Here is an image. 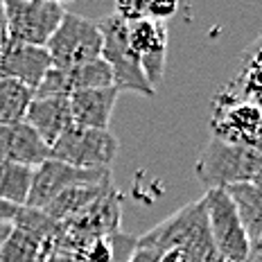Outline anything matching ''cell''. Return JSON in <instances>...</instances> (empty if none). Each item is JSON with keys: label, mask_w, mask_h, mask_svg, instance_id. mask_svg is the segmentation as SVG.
<instances>
[{"label": "cell", "mask_w": 262, "mask_h": 262, "mask_svg": "<svg viewBox=\"0 0 262 262\" xmlns=\"http://www.w3.org/2000/svg\"><path fill=\"white\" fill-rule=\"evenodd\" d=\"M262 165V154L244 145H231L220 138H208L196 158L194 174L208 190H228L233 185L253 183Z\"/></svg>", "instance_id": "1"}, {"label": "cell", "mask_w": 262, "mask_h": 262, "mask_svg": "<svg viewBox=\"0 0 262 262\" xmlns=\"http://www.w3.org/2000/svg\"><path fill=\"white\" fill-rule=\"evenodd\" d=\"M210 129L212 138L262 154V106L242 100L231 86H224L212 97Z\"/></svg>", "instance_id": "2"}, {"label": "cell", "mask_w": 262, "mask_h": 262, "mask_svg": "<svg viewBox=\"0 0 262 262\" xmlns=\"http://www.w3.org/2000/svg\"><path fill=\"white\" fill-rule=\"evenodd\" d=\"M97 25L102 32V59L111 66L116 89L120 93L129 91L145 97H154L156 91L147 81L140 59L129 46V25L118 14H108Z\"/></svg>", "instance_id": "3"}, {"label": "cell", "mask_w": 262, "mask_h": 262, "mask_svg": "<svg viewBox=\"0 0 262 262\" xmlns=\"http://www.w3.org/2000/svg\"><path fill=\"white\" fill-rule=\"evenodd\" d=\"M120 149L118 138L108 129H86L70 124L50 147V158L81 170H111Z\"/></svg>", "instance_id": "4"}, {"label": "cell", "mask_w": 262, "mask_h": 262, "mask_svg": "<svg viewBox=\"0 0 262 262\" xmlns=\"http://www.w3.org/2000/svg\"><path fill=\"white\" fill-rule=\"evenodd\" d=\"M7 12V39L46 48L57 27L61 25L66 7L54 0H9Z\"/></svg>", "instance_id": "5"}, {"label": "cell", "mask_w": 262, "mask_h": 262, "mask_svg": "<svg viewBox=\"0 0 262 262\" xmlns=\"http://www.w3.org/2000/svg\"><path fill=\"white\" fill-rule=\"evenodd\" d=\"M46 50L50 52L52 66L57 68H75L79 63L102 57L100 25L79 14L66 12L61 25L48 41Z\"/></svg>", "instance_id": "6"}, {"label": "cell", "mask_w": 262, "mask_h": 262, "mask_svg": "<svg viewBox=\"0 0 262 262\" xmlns=\"http://www.w3.org/2000/svg\"><path fill=\"white\" fill-rule=\"evenodd\" d=\"M206 217L215 249L224 262H249V237L226 190H208L204 196Z\"/></svg>", "instance_id": "7"}, {"label": "cell", "mask_w": 262, "mask_h": 262, "mask_svg": "<svg viewBox=\"0 0 262 262\" xmlns=\"http://www.w3.org/2000/svg\"><path fill=\"white\" fill-rule=\"evenodd\" d=\"M111 177V170H81L73 167L68 163L48 158L34 170L32 179V190L27 196L25 208H36L43 210L52 199H57L61 192L70 188H79V185H97L106 183Z\"/></svg>", "instance_id": "8"}, {"label": "cell", "mask_w": 262, "mask_h": 262, "mask_svg": "<svg viewBox=\"0 0 262 262\" xmlns=\"http://www.w3.org/2000/svg\"><path fill=\"white\" fill-rule=\"evenodd\" d=\"M129 25V46L140 59L143 73L151 89L161 84L165 75V61H167V27L158 20H136Z\"/></svg>", "instance_id": "9"}, {"label": "cell", "mask_w": 262, "mask_h": 262, "mask_svg": "<svg viewBox=\"0 0 262 262\" xmlns=\"http://www.w3.org/2000/svg\"><path fill=\"white\" fill-rule=\"evenodd\" d=\"M52 68L50 52L41 46H27L7 39L0 52V77L20 81L27 89L36 91L46 73Z\"/></svg>", "instance_id": "10"}, {"label": "cell", "mask_w": 262, "mask_h": 262, "mask_svg": "<svg viewBox=\"0 0 262 262\" xmlns=\"http://www.w3.org/2000/svg\"><path fill=\"white\" fill-rule=\"evenodd\" d=\"M48 158H50V147L27 122L0 127V161L18 163L36 170Z\"/></svg>", "instance_id": "11"}, {"label": "cell", "mask_w": 262, "mask_h": 262, "mask_svg": "<svg viewBox=\"0 0 262 262\" xmlns=\"http://www.w3.org/2000/svg\"><path fill=\"white\" fill-rule=\"evenodd\" d=\"M25 122L43 138V143L52 147L73 124L68 97H34L27 108Z\"/></svg>", "instance_id": "12"}, {"label": "cell", "mask_w": 262, "mask_h": 262, "mask_svg": "<svg viewBox=\"0 0 262 262\" xmlns=\"http://www.w3.org/2000/svg\"><path fill=\"white\" fill-rule=\"evenodd\" d=\"M120 91L111 89H95V91H77L68 97L73 124L86 129H108L113 108H116Z\"/></svg>", "instance_id": "13"}, {"label": "cell", "mask_w": 262, "mask_h": 262, "mask_svg": "<svg viewBox=\"0 0 262 262\" xmlns=\"http://www.w3.org/2000/svg\"><path fill=\"white\" fill-rule=\"evenodd\" d=\"M113 179H108L106 183H97V185H79V188H70L61 192L57 199H52L46 206L48 215L54 222H70L77 215H81L86 208H91L95 201H100L102 196H106L108 192H113Z\"/></svg>", "instance_id": "14"}, {"label": "cell", "mask_w": 262, "mask_h": 262, "mask_svg": "<svg viewBox=\"0 0 262 262\" xmlns=\"http://www.w3.org/2000/svg\"><path fill=\"white\" fill-rule=\"evenodd\" d=\"M226 192L231 194L233 204H235L249 242L260 237L262 235V188L253 183H242V185L228 188Z\"/></svg>", "instance_id": "15"}, {"label": "cell", "mask_w": 262, "mask_h": 262, "mask_svg": "<svg viewBox=\"0 0 262 262\" xmlns=\"http://www.w3.org/2000/svg\"><path fill=\"white\" fill-rule=\"evenodd\" d=\"M34 100V91L25 84L0 77V127L25 122L27 108Z\"/></svg>", "instance_id": "16"}, {"label": "cell", "mask_w": 262, "mask_h": 262, "mask_svg": "<svg viewBox=\"0 0 262 262\" xmlns=\"http://www.w3.org/2000/svg\"><path fill=\"white\" fill-rule=\"evenodd\" d=\"M32 179H34V167L0 161V199L25 208L32 190Z\"/></svg>", "instance_id": "17"}, {"label": "cell", "mask_w": 262, "mask_h": 262, "mask_svg": "<svg viewBox=\"0 0 262 262\" xmlns=\"http://www.w3.org/2000/svg\"><path fill=\"white\" fill-rule=\"evenodd\" d=\"M68 70V81H70V91H95V89H111L113 84V70L102 57L91 59L86 63H79L75 68H66Z\"/></svg>", "instance_id": "18"}, {"label": "cell", "mask_w": 262, "mask_h": 262, "mask_svg": "<svg viewBox=\"0 0 262 262\" xmlns=\"http://www.w3.org/2000/svg\"><path fill=\"white\" fill-rule=\"evenodd\" d=\"M46 253H43V244L30 237L27 233L12 228L7 242L0 249V262H43Z\"/></svg>", "instance_id": "19"}, {"label": "cell", "mask_w": 262, "mask_h": 262, "mask_svg": "<svg viewBox=\"0 0 262 262\" xmlns=\"http://www.w3.org/2000/svg\"><path fill=\"white\" fill-rule=\"evenodd\" d=\"M70 81H68V70L66 68H57L52 66L46 73V77L41 79V84L36 86L34 97H70Z\"/></svg>", "instance_id": "20"}, {"label": "cell", "mask_w": 262, "mask_h": 262, "mask_svg": "<svg viewBox=\"0 0 262 262\" xmlns=\"http://www.w3.org/2000/svg\"><path fill=\"white\" fill-rule=\"evenodd\" d=\"M79 262H116L111 237H95L79 249Z\"/></svg>", "instance_id": "21"}, {"label": "cell", "mask_w": 262, "mask_h": 262, "mask_svg": "<svg viewBox=\"0 0 262 262\" xmlns=\"http://www.w3.org/2000/svg\"><path fill=\"white\" fill-rule=\"evenodd\" d=\"M145 7L147 0H118L113 14H118L124 23H136V20L145 18Z\"/></svg>", "instance_id": "22"}, {"label": "cell", "mask_w": 262, "mask_h": 262, "mask_svg": "<svg viewBox=\"0 0 262 262\" xmlns=\"http://www.w3.org/2000/svg\"><path fill=\"white\" fill-rule=\"evenodd\" d=\"M179 5L177 3H163V0H147L145 7V18L158 20V23H165L167 18H172L177 14Z\"/></svg>", "instance_id": "23"}, {"label": "cell", "mask_w": 262, "mask_h": 262, "mask_svg": "<svg viewBox=\"0 0 262 262\" xmlns=\"http://www.w3.org/2000/svg\"><path fill=\"white\" fill-rule=\"evenodd\" d=\"M262 68V34L242 52V70Z\"/></svg>", "instance_id": "24"}, {"label": "cell", "mask_w": 262, "mask_h": 262, "mask_svg": "<svg viewBox=\"0 0 262 262\" xmlns=\"http://www.w3.org/2000/svg\"><path fill=\"white\" fill-rule=\"evenodd\" d=\"M18 210H20L18 206H14V204H9V201L0 199V224H14Z\"/></svg>", "instance_id": "25"}, {"label": "cell", "mask_w": 262, "mask_h": 262, "mask_svg": "<svg viewBox=\"0 0 262 262\" xmlns=\"http://www.w3.org/2000/svg\"><path fill=\"white\" fill-rule=\"evenodd\" d=\"M7 41V12H5V3H0V43Z\"/></svg>", "instance_id": "26"}, {"label": "cell", "mask_w": 262, "mask_h": 262, "mask_svg": "<svg viewBox=\"0 0 262 262\" xmlns=\"http://www.w3.org/2000/svg\"><path fill=\"white\" fill-rule=\"evenodd\" d=\"M12 224H0V249H3V244L7 242V237H9V233H12Z\"/></svg>", "instance_id": "27"}, {"label": "cell", "mask_w": 262, "mask_h": 262, "mask_svg": "<svg viewBox=\"0 0 262 262\" xmlns=\"http://www.w3.org/2000/svg\"><path fill=\"white\" fill-rule=\"evenodd\" d=\"M253 185H258V188H262V165H260V172H258V177H255Z\"/></svg>", "instance_id": "28"}]
</instances>
